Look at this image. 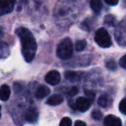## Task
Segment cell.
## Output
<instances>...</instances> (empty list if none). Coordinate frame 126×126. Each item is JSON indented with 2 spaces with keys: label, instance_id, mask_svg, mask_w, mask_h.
<instances>
[{
  "label": "cell",
  "instance_id": "obj_22",
  "mask_svg": "<svg viewBox=\"0 0 126 126\" xmlns=\"http://www.w3.org/2000/svg\"><path fill=\"white\" fill-rule=\"evenodd\" d=\"M1 49H2V50H1V56H2V58H4V52H7L8 54H9V48H8V46L6 45L4 42H3Z\"/></svg>",
  "mask_w": 126,
  "mask_h": 126
},
{
  "label": "cell",
  "instance_id": "obj_20",
  "mask_svg": "<svg viewBox=\"0 0 126 126\" xmlns=\"http://www.w3.org/2000/svg\"><path fill=\"white\" fill-rule=\"evenodd\" d=\"M119 110L121 113L126 115V98H123L119 104Z\"/></svg>",
  "mask_w": 126,
  "mask_h": 126
},
{
  "label": "cell",
  "instance_id": "obj_11",
  "mask_svg": "<svg viewBox=\"0 0 126 126\" xmlns=\"http://www.w3.org/2000/svg\"><path fill=\"white\" fill-rule=\"evenodd\" d=\"M83 73L81 72H74V71H67L64 74L65 78L69 81H72V82H76V81H79V79L82 78L83 76Z\"/></svg>",
  "mask_w": 126,
  "mask_h": 126
},
{
  "label": "cell",
  "instance_id": "obj_27",
  "mask_svg": "<svg viewBox=\"0 0 126 126\" xmlns=\"http://www.w3.org/2000/svg\"><path fill=\"white\" fill-rule=\"evenodd\" d=\"M75 126H86V124L85 122H83V121H80V120H79V121H76L75 122Z\"/></svg>",
  "mask_w": 126,
  "mask_h": 126
},
{
  "label": "cell",
  "instance_id": "obj_1",
  "mask_svg": "<svg viewBox=\"0 0 126 126\" xmlns=\"http://www.w3.org/2000/svg\"><path fill=\"white\" fill-rule=\"evenodd\" d=\"M22 44V54L27 62H30L35 57L37 45L33 34L26 28H19L16 30Z\"/></svg>",
  "mask_w": 126,
  "mask_h": 126
},
{
  "label": "cell",
  "instance_id": "obj_4",
  "mask_svg": "<svg viewBox=\"0 0 126 126\" xmlns=\"http://www.w3.org/2000/svg\"><path fill=\"white\" fill-rule=\"evenodd\" d=\"M115 37L120 45H126V22H122L115 31Z\"/></svg>",
  "mask_w": 126,
  "mask_h": 126
},
{
  "label": "cell",
  "instance_id": "obj_8",
  "mask_svg": "<svg viewBox=\"0 0 126 126\" xmlns=\"http://www.w3.org/2000/svg\"><path fill=\"white\" fill-rule=\"evenodd\" d=\"M39 117L38 110L35 108L30 107L27 110V111L25 112V119L26 121H28L30 124H34V123L37 122V119Z\"/></svg>",
  "mask_w": 126,
  "mask_h": 126
},
{
  "label": "cell",
  "instance_id": "obj_10",
  "mask_svg": "<svg viewBox=\"0 0 126 126\" xmlns=\"http://www.w3.org/2000/svg\"><path fill=\"white\" fill-rule=\"evenodd\" d=\"M104 124L106 126H120L122 125L120 118L114 115H108L105 117Z\"/></svg>",
  "mask_w": 126,
  "mask_h": 126
},
{
  "label": "cell",
  "instance_id": "obj_25",
  "mask_svg": "<svg viewBox=\"0 0 126 126\" xmlns=\"http://www.w3.org/2000/svg\"><path fill=\"white\" fill-rule=\"evenodd\" d=\"M104 1H105L107 4H109V5H111V6L117 5V4H118V2H119V0H104Z\"/></svg>",
  "mask_w": 126,
  "mask_h": 126
},
{
  "label": "cell",
  "instance_id": "obj_3",
  "mask_svg": "<svg viewBox=\"0 0 126 126\" xmlns=\"http://www.w3.org/2000/svg\"><path fill=\"white\" fill-rule=\"evenodd\" d=\"M95 42L98 43V45L104 48H107L111 46V39L107 32V30L104 28H99L95 33L94 36Z\"/></svg>",
  "mask_w": 126,
  "mask_h": 126
},
{
  "label": "cell",
  "instance_id": "obj_13",
  "mask_svg": "<svg viewBox=\"0 0 126 126\" xmlns=\"http://www.w3.org/2000/svg\"><path fill=\"white\" fill-rule=\"evenodd\" d=\"M0 96L3 101H7L11 96V88L7 85H2L0 88Z\"/></svg>",
  "mask_w": 126,
  "mask_h": 126
},
{
  "label": "cell",
  "instance_id": "obj_18",
  "mask_svg": "<svg viewBox=\"0 0 126 126\" xmlns=\"http://www.w3.org/2000/svg\"><path fill=\"white\" fill-rule=\"evenodd\" d=\"M106 67L110 71H115L117 67V64L114 60H109L106 61Z\"/></svg>",
  "mask_w": 126,
  "mask_h": 126
},
{
  "label": "cell",
  "instance_id": "obj_12",
  "mask_svg": "<svg viewBox=\"0 0 126 126\" xmlns=\"http://www.w3.org/2000/svg\"><path fill=\"white\" fill-rule=\"evenodd\" d=\"M64 101V98L60 94H54L52 96H50L48 98H47V102L46 103L48 105H52V106H54V105H61L62 102Z\"/></svg>",
  "mask_w": 126,
  "mask_h": 126
},
{
  "label": "cell",
  "instance_id": "obj_16",
  "mask_svg": "<svg viewBox=\"0 0 126 126\" xmlns=\"http://www.w3.org/2000/svg\"><path fill=\"white\" fill-rule=\"evenodd\" d=\"M105 23L108 26H114L116 24V18L112 15H107L105 18Z\"/></svg>",
  "mask_w": 126,
  "mask_h": 126
},
{
  "label": "cell",
  "instance_id": "obj_24",
  "mask_svg": "<svg viewBox=\"0 0 126 126\" xmlns=\"http://www.w3.org/2000/svg\"><path fill=\"white\" fill-rule=\"evenodd\" d=\"M77 93H78V88L76 87V86H73V87H71V89L69 90L68 95L70 97H74V96H75Z\"/></svg>",
  "mask_w": 126,
  "mask_h": 126
},
{
  "label": "cell",
  "instance_id": "obj_6",
  "mask_svg": "<svg viewBox=\"0 0 126 126\" xmlns=\"http://www.w3.org/2000/svg\"><path fill=\"white\" fill-rule=\"evenodd\" d=\"M61 74L58 71L52 70L49 71L45 76V80L47 84L51 85V86H55V85L59 84L61 81Z\"/></svg>",
  "mask_w": 126,
  "mask_h": 126
},
{
  "label": "cell",
  "instance_id": "obj_21",
  "mask_svg": "<svg viewBox=\"0 0 126 126\" xmlns=\"http://www.w3.org/2000/svg\"><path fill=\"white\" fill-rule=\"evenodd\" d=\"M61 126H71L72 125V120L69 117H64L60 123Z\"/></svg>",
  "mask_w": 126,
  "mask_h": 126
},
{
  "label": "cell",
  "instance_id": "obj_2",
  "mask_svg": "<svg viewBox=\"0 0 126 126\" xmlns=\"http://www.w3.org/2000/svg\"><path fill=\"white\" fill-rule=\"evenodd\" d=\"M73 51H74V47H73L72 41L67 37L58 44L56 48V55L60 59L67 60L72 56Z\"/></svg>",
  "mask_w": 126,
  "mask_h": 126
},
{
  "label": "cell",
  "instance_id": "obj_7",
  "mask_svg": "<svg viewBox=\"0 0 126 126\" xmlns=\"http://www.w3.org/2000/svg\"><path fill=\"white\" fill-rule=\"evenodd\" d=\"M15 0H1L0 4V14L4 16L8 13H11L14 9Z\"/></svg>",
  "mask_w": 126,
  "mask_h": 126
},
{
  "label": "cell",
  "instance_id": "obj_9",
  "mask_svg": "<svg viewBox=\"0 0 126 126\" xmlns=\"http://www.w3.org/2000/svg\"><path fill=\"white\" fill-rule=\"evenodd\" d=\"M49 93H50V89L47 86L42 85V86H39L37 89L35 90V97L37 99H42V98H44L47 96H48Z\"/></svg>",
  "mask_w": 126,
  "mask_h": 126
},
{
  "label": "cell",
  "instance_id": "obj_23",
  "mask_svg": "<svg viewBox=\"0 0 126 126\" xmlns=\"http://www.w3.org/2000/svg\"><path fill=\"white\" fill-rule=\"evenodd\" d=\"M119 65L121 67L126 69V54H124L120 60H119Z\"/></svg>",
  "mask_w": 126,
  "mask_h": 126
},
{
  "label": "cell",
  "instance_id": "obj_5",
  "mask_svg": "<svg viewBox=\"0 0 126 126\" xmlns=\"http://www.w3.org/2000/svg\"><path fill=\"white\" fill-rule=\"evenodd\" d=\"M91 106V101L88 98L85 97H79L75 101V108L76 110L81 112H85L89 110Z\"/></svg>",
  "mask_w": 126,
  "mask_h": 126
},
{
  "label": "cell",
  "instance_id": "obj_14",
  "mask_svg": "<svg viewBox=\"0 0 126 126\" xmlns=\"http://www.w3.org/2000/svg\"><path fill=\"white\" fill-rule=\"evenodd\" d=\"M90 6L95 13H99L103 8L102 0H90Z\"/></svg>",
  "mask_w": 126,
  "mask_h": 126
},
{
  "label": "cell",
  "instance_id": "obj_26",
  "mask_svg": "<svg viewBox=\"0 0 126 126\" xmlns=\"http://www.w3.org/2000/svg\"><path fill=\"white\" fill-rule=\"evenodd\" d=\"M86 95L88 97V98H91V101H93L95 98V93L93 92H89V91H86Z\"/></svg>",
  "mask_w": 126,
  "mask_h": 126
},
{
  "label": "cell",
  "instance_id": "obj_17",
  "mask_svg": "<svg viewBox=\"0 0 126 126\" xmlns=\"http://www.w3.org/2000/svg\"><path fill=\"white\" fill-rule=\"evenodd\" d=\"M86 41L85 40H79L77 41L75 43V49L77 51H82L86 48Z\"/></svg>",
  "mask_w": 126,
  "mask_h": 126
},
{
  "label": "cell",
  "instance_id": "obj_15",
  "mask_svg": "<svg viewBox=\"0 0 126 126\" xmlns=\"http://www.w3.org/2000/svg\"><path fill=\"white\" fill-rule=\"evenodd\" d=\"M110 103V98L107 95H101L99 98H98V104L99 106L104 107V108H106L109 105Z\"/></svg>",
  "mask_w": 126,
  "mask_h": 126
},
{
  "label": "cell",
  "instance_id": "obj_19",
  "mask_svg": "<svg viewBox=\"0 0 126 126\" xmlns=\"http://www.w3.org/2000/svg\"><path fill=\"white\" fill-rule=\"evenodd\" d=\"M92 117H93L94 120L100 121L101 119H103V114L100 110H94L92 112Z\"/></svg>",
  "mask_w": 126,
  "mask_h": 126
}]
</instances>
